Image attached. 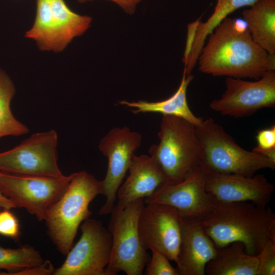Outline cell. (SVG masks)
<instances>
[{
	"label": "cell",
	"instance_id": "cell-1",
	"mask_svg": "<svg viewBox=\"0 0 275 275\" xmlns=\"http://www.w3.org/2000/svg\"><path fill=\"white\" fill-rule=\"evenodd\" d=\"M208 37L197 61L203 73L256 80L275 70V55L252 39L243 20L228 17Z\"/></svg>",
	"mask_w": 275,
	"mask_h": 275
},
{
	"label": "cell",
	"instance_id": "cell-2",
	"mask_svg": "<svg viewBox=\"0 0 275 275\" xmlns=\"http://www.w3.org/2000/svg\"><path fill=\"white\" fill-rule=\"evenodd\" d=\"M201 223L217 249L239 242L248 254L256 256L268 239L275 240V214L249 202L217 201Z\"/></svg>",
	"mask_w": 275,
	"mask_h": 275
},
{
	"label": "cell",
	"instance_id": "cell-3",
	"mask_svg": "<svg viewBox=\"0 0 275 275\" xmlns=\"http://www.w3.org/2000/svg\"><path fill=\"white\" fill-rule=\"evenodd\" d=\"M100 187V181L93 175L85 171L74 173L65 191L47 211V233L62 254H68L81 224L92 214L89 205L99 195Z\"/></svg>",
	"mask_w": 275,
	"mask_h": 275
},
{
	"label": "cell",
	"instance_id": "cell-4",
	"mask_svg": "<svg viewBox=\"0 0 275 275\" xmlns=\"http://www.w3.org/2000/svg\"><path fill=\"white\" fill-rule=\"evenodd\" d=\"M158 135L159 143L152 145L149 153L162 171L166 184L180 182L201 168L202 149L195 125L162 115Z\"/></svg>",
	"mask_w": 275,
	"mask_h": 275
},
{
	"label": "cell",
	"instance_id": "cell-5",
	"mask_svg": "<svg viewBox=\"0 0 275 275\" xmlns=\"http://www.w3.org/2000/svg\"><path fill=\"white\" fill-rule=\"evenodd\" d=\"M196 131L205 172L253 176L259 170L275 169L274 161L242 148L212 118L203 120Z\"/></svg>",
	"mask_w": 275,
	"mask_h": 275
},
{
	"label": "cell",
	"instance_id": "cell-6",
	"mask_svg": "<svg viewBox=\"0 0 275 275\" xmlns=\"http://www.w3.org/2000/svg\"><path fill=\"white\" fill-rule=\"evenodd\" d=\"M145 205L143 199L124 206L115 205L111 213L108 230L112 238L110 261L106 275L123 271L127 275H142L150 258L139 233V219Z\"/></svg>",
	"mask_w": 275,
	"mask_h": 275
},
{
	"label": "cell",
	"instance_id": "cell-7",
	"mask_svg": "<svg viewBox=\"0 0 275 275\" xmlns=\"http://www.w3.org/2000/svg\"><path fill=\"white\" fill-rule=\"evenodd\" d=\"M92 20L73 12L64 0H36L35 19L25 36L41 50L60 52L88 29Z\"/></svg>",
	"mask_w": 275,
	"mask_h": 275
},
{
	"label": "cell",
	"instance_id": "cell-8",
	"mask_svg": "<svg viewBox=\"0 0 275 275\" xmlns=\"http://www.w3.org/2000/svg\"><path fill=\"white\" fill-rule=\"evenodd\" d=\"M58 136L54 130L37 132L0 153V172L19 176L59 177Z\"/></svg>",
	"mask_w": 275,
	"mask_h": 275
},
{
	"label": "cell",
	"instance_id": "cell-9",
	"mask_svg": "<svg viewBox=\"0 0 275 275\" xmlns=\"http://www.w3.org/2000/svg\"><path fill=\"white\" fill-rule=\"evenodd\" d=\"M73 173L59 177L19 176L0 172V193L17 207L44 221L51 205L62 196Z\"/></svg>",
	"mask_w": 275,
	"mask_h": 275
},
{
	"label": "cell",
	"instance_id": "cell-10",
	"mask_svg": "<svg viewBox=\"0 0 275 275\" xmlns=\"http://www.w3.org/2000/svg\"><path fill=\"white\" fill-rule=\"evenodd\" d=\"M81 234L53 275H106L112 238L100 221L88 218L79 227Z\"/></svg>",
	"mask_w": 275,
	"mask_h": 275
},
{
	"label": "cell",
	"instance_id": "cell-11",
	"mask_svg": "<svg viewBox=\"0 0 275 275\" xmlns=\"http://www.w3.org/2000/svg\"><path fill=\"white\" fill-rule=\"evenodd\" d=\"M142 135L127 126L112 129L100 141L99 150L107 158L106 175L100 181L99 194L105 201L98 213H110L115 206L117 191L128 171L135 151L140 147Z\"/></svg>",
	"mask_w": 275,
	"mask_h": 275
},
{
	"label": "cell",
	"instance_id": "cell-12",
	"mask_svg": "<svg viewBox=\"0 0 275 275\" xmlns=\"http://www.w3.org/2000/svg\"><path fill=\"white\" fill-rule=\"evenodd\" d=\"M226 90L221 98L212 100L211 109L224 116L241 118L264 107L275 105V70L265 72L255 81L227 77Z\"/></svg>",
	"mask_w": 275,
	"mask_h": 275
},
{
	"label": "cell",
	"instance_id": "cell-13",
	"mask_svg": "<svg viewBox=\"0 0 275 275\" xmlns=\"http://www.w3.org/2000/svg\"><path fill=\"white\" fill-rule=\"evenodd\" d=\"M144 205L139 219V233L146 250L156 249L177 264L182 216L175 208L162 204Z\"/></svg>",
	"mask_w": 275,
	"mask_h": 275
},
{
	"label": "cell",
	"instance_id": "cell-14",
	"mask_svg": "<svg viewBox=\"0 0 275 275\" xmlns=\"http://www.w3.org/2000/svg\"><path fill=\"white\" fill-rule=\"evenodd\" d=\"M204 179L205 172L200 168L180 182L164 184L145 198L144 203L167 205L176 209L183 217L202 219L217 202L206 190Z\"/></svg>",
	"mask_w": 275,
	"mask_h": 275
},
{
	"label": "cell",
	"instance_id": "cell-15",
	"mask_svg": "<svg viewBox=\"0 0 275 275\" xmlns=\"http://www.w3.org/2000/svg\"><path fill=\"white\" fill-rule=\"evenodd\" d=\"M204 185L218 202H249L262 207L270 202L274 190L273 184L261 174L246 176L205 172Z\"/></svg>",
	"mask_w": 275,
	"mask_h": 275
},
{
	"label": "cell",
	"instance_id": "cell-16",
	"mask_svg": "<svg viewBox=\"0 0 275 275\" xmlns=\"http://www.w3.org/2000/svg\"><path fill=\"white\" fill-rule=\"evenodd\" d=\"M216 252L217 248L204 231L201 219L183 217L177 264L179 275H205L207 263Z\"/></svg>",
	"mask_w": 275,
	"mask_h": 275
},
{
	"label": "cell",
	"instance_id": "cell-17",
	"mask_svg": "<svg viewBox=\"0 0 275 275\" xmlns=\"http://www.w3.org/2000/svg\"><path fill=\"white\" fill-rule=\"evenodd\" d=\"M129 175L120 186L117 204L124 206L138 199L147 198L166 184L164 174L150 155L133 154L129 167Z\"/></svg>",
	"mask_w": 275,
	"mask_h": 275
},
{
	"label": "cell",
	"instance_id": "cell-18",
	"mask_svg": "<svg viewBox=\"0 0 275 275\" xmlns=\"http://www.w3.org/2000/svg\"><path fill=\"white\" fill-rule=\"evenodd\" d=\"M194 76L187 74L184 69L182 79L177 90L167 99L149 102L146 100L128 101L121 100L120 105L133 108L131 112L135 114L145 113H154L162 115L172 116L185 119L196 126L199 125L203 119L196 116L190 110L187 100V90Z\"/></svg>",
	"mask_w": 275,
	"mask_h": 275
},
{
	"label": "cell",
	"instance_id": "cell-19",
	"mask_svg": "<svg viewBox=\"0 0 275 275\" xmlns=\"http://www.w3.org/2000/svg\"><path fill=\"white\" fill-rule=\"evenodd\" d=\"M242 16L252 39L275 55V0H257Z\"/></svg>",
	"mask_w": 275,
	"mask_h": 275
},
{
	"label": "cell",
	"instance_id": "cell-20",
	"mask_svg": "<svg viewBox=\"0 0 275 275\" xmlns=\"http://www.w3.org/2000/svg\"><path fill=\"white\" fill-rule=\"evenodd\" d=\"M258 261V255L248 254L242 243L235 242L217 248L215 256L206 265L205 274L257 275Z\"/></svg>",
	"mask_w": 275,
	"mask_h": 275
},
{
	"label": "cell",
	"instance_id": "cell-21",
	"mask_svg": "<svg viewBox=\"0 0 275 275\" xmlns=\"http://www.w3.org/2000/svg\"><path fill=\"white\" fill-rule=\"evenodd\" d=\"M216 3L211 16L204 22H199L196 30L190 52L184 59V69L187 74L197 63L198 57L209 35L228 15L237 9L251 6L257 0H216Z\"/></svg>",
	"mask_w": 275,
	"mask_h": 275
},
{
	"label": "cell",
	"instance_id": "cell-22",
	"mask_svg": "<svg viewBox=\"0 0 275 275\" xmlns=\"http://www.w3.org/2000/svg\"><path fill=\"white\" fill-rule=\"evenodd\" d=\"M15 93L14 85L7 74L0 69V138L18 136L29 132L28 126L17 120L11 109Z\"/></svg>",
	"mask_w": 275,
	"mask_h": 275
},
{
	"label": "cell",
	"instance_id": "cell-23",
	"mask_svg": "<svg viewBox=\"0 0 275 275\" xmlns=\"http://www.w3.org/2000/svg\"><path fill=\"white\" fill-rule=\"evenodd\" d=\"M44 261L39 252L31 245L25 244L17 249L0 246V274L13 275Z\"/></svg>",
	"mask_w": 275,
	"mask_h": 275
},
{
	"label": "cell",
	"instance_id": "cell-24",
	"mask_svg": "<svg viewBox=\"0 0 275 275\" xmlns=\"http://www.w3.org/2000/svg\"><path fill=\"white\" fill-rule=\"evenodd\" d=\"M152 256L145 267L146 275H179L177 268L174 267L170 260L162 252L151 249Z\"/></svg>",
	"mask_w": 275,
	"mask_h": 275
},
{
	"label": "cell",
	"instance_id": "cell-25",
	"mask_svg": "<svg viewBox=\"0 0 275 275\" xmlns=\"http://www.w3.org/2000/svg\"><path fill=\"white\" fill-rule=\"evenodd\" d=\"M257 145L252 150L275 161V126L257 131Z\"/></svg>",
	"mask_w": 275,
	"mask_h": 275
},
{
	"label": "cell",
	"instance_id": "cell-26",
	"mask_svg": "<svg viewBox=\"0 0 275 275\" xmlns=\"http://www.w3.org/2000/svg\"><path fill=\"white\" fill-rule=\"evenodd\" d=\"M257 275L275 274V240L268 239L258 254Z\"/></svg>",
	"mask_w": 275,
	"mask_h": 275
},
{
	"label": "cell",
	"instance_id": "cell-27",
	"mask_svg": "<svg viewBox=\"0 0 275 275\" xmlns=\"http://www.w3.org/2000/svg\"><path fill=\"white\" fill-rule=\"evenodd\" d=\"M20 232V225L17 217L10 209H3L0 211V234L17 239Z\"/></svg>",
	"mask_w": 275,
	"mask_h": 275
},
{
	"label": "cell",
	"instance_id": "cell-28",
	"mask_svg": "<svg viewBox=\"0 0 275 275\" xmlns=\"http://www.w3.org/2000/svg\"><path fill=\"white\" fill-rule=\"evenodd\" d=\"M55 269L49 260H44L41 264L15 272L13 275H50Z\"/></svg>",
	"mask_w": 275,
	"mask_h": 275
},
{
	"label": "cell",
	"instance_id": "cell-29",
	"mask_svg": "<svg viewBox=\"0 0 275 275\" xmlns=\"http://www.w3.org/2000/svg\"><path fill=\"white\" fill-rule=\"evenodd\" d=\"M79 3H85L92 0H77ZM118 4L122 9L129 14L134 13L137 5L142 0H110Z\"/></svg>",
	"mask_w": 275,
	"mask_h": 275
},
{
	"label": "cell",
	"instance_id": "cell-30",
	"mask_svg": "<svg viewBox=\"0 0 275 275\" xmlns=\"http://www.w3.org/2000/svg\"><path fill=\"white\" fill-rule=\"evenodd\" d=\"M16 208L14 204L0 193V209H11Z\"/></svg>",
	"mask_w": 275,
	"mask_h": 275
}]
</instances>
